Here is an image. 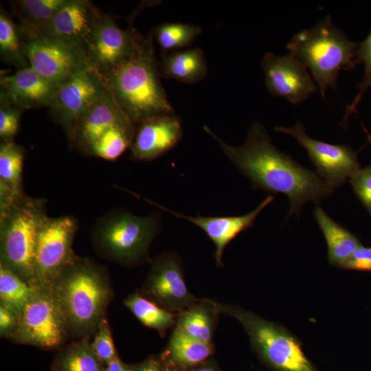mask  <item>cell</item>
Instances as JSON below:
<instances>
[{"label": "cell", "mask_w": 371, "mask_h": 371, "mask_svg": "<svg viewBox=\"0 0 371 371\" xmlns=\"http://www.w3.org/2000/svg\"><path fill=\"white\" fill-rule=\"evenodd\" d=\"M201 32L199 25L181 23H163L154 30L156 41L164 52L190 45Z\"/></svg>", "instance_id": "obj_32"}, {"label": "cell", "mask_w": 371, "mask_h": 371, "mask_svg": "<svg viewBox=\"0 0 371 371\" xmlns=\"http://www.w3.org/2000/svg\"><path fill=\"white\" fill-rule=\"evenodd\" d=\"M139 292L172 313L179 314L198 301L186 286L181 258L172 252L163 253L150 261L148 275Z\"/></svg>", "instance_id": "obj_12"}, {"label": "cell", "mask_w": 371, "mask_h": 371, "mask_svg": "<svg viewBox=\"0 0 371 371\" xmlns=\"http://www.w3.org/2000/svg\"><path fill=\"white\" fill-rule=\"evenodd\" d=\"M67 0H19L12 3V9L25 29L43 32Z\"/></svg>", "instance_id": "obj_29"}, {"label": "cell", "mask_w": 371, "mask_h": 371, "mask_svg": "<svg viewBox=\"0 0 371 371\" xmlns=\"http://www.w3.org/2000/svg\"><path fill=\"white\" fill-rule=\"evenodd\" d=\"M160 76L186 84H194L207 75L204 53L199 47L166 54L159 64Z\"/></svg>", "instance_id": "obj_22"}, {"label": "cell", "mask_w": 371, "mask_h": 371, "mask_svg": "<svg viewBox=\"0 0 371 371\" xmlns=\"http://www.w3.org/2000/svg\"><path fill=\"white\" fill-rule=\"evenodd\" d=\"M135 126L129 118L122 120L105 131L91 146L88 155L114 161L131 146Z\"/></svg>", "instance_id": "obj_27"}, {"label": "cell", "mask_w": 371, "mask_h": 371, "mask_svg": "<svg viewBox=\"0 0 371 371\" xmlns=\"http://www.w3.org/2000/svg\"><path fill=\"white\" fill-rule=\"evenodd\" d=\"M261 67L268 91L293 104L304 102L318 90L307 68L291 53L279 56L266 52Z\"/></svg>", "instance_id": "obj_14"}, {"label": "cell", "mask_w": 371, "mask_h": 371, "mask_svg": "<svg viewBox=\"0 0 371 371\" xmlns=\"http://www.w3.org/2000/svg\"><path fill=\"white\" fill-rule=\"evenodd\" d=\"M117 104L135 126L174 110L160 82L159 64L150 41L142 37L133 54L114 69L102 74Z\"/></svg>", "instance_id": "obj_3"}, {"label": "cell", "mask_w": 371, "mask_h": 371, "mask_svg": "<svg viewBox=\"0 0 371 371\" xmlns=\"http://www.w3.org/2000/svg\"><path fill=\"white\" fill-rule=\"evenodd\" d=\"M338 267L371 271V247L361 246Z\"/></svg>", "instance_id": "obj_38"}, {"label": "cell", "mask_w": 371, "mask_h": 371, "mask_svg": "<svg viewBox=\"0 0 371 371\" xmlns=\"http://www.w3.org/2000/svg\"><path fill=\"white\" fill-rule=\"evenodd\" d=\"M181 371H221L218 367L217 364L212 359L206 361L205 362L196 366L194 367L186 369Z\"/></svg>", "instance_id": "obj_41"}, {"label": "cell", "mask_w": 371, "mask_h": 371, "mask_svg": "<svg viewBox=\"0 0 371 371\" xmlns=\"http://www.w3.org/2000/svg\"><path fill=\"white\" fill-rule=\"evenodd\" d=\"M203 128L256 188L288 196L289 216L300 212L306 202H319L335 190L317 172L278 150L259 122L251 124L246 139L240 146L226 144L207 126Z\"/></svg>", "instance_id": "obj_1"}, {"label": "cell", "mask_w": 371, "mask_h": 371, "mask_svg": "<svg viewBox=\"0 0 371 371\" xmlns=\"http://www.w3.org/2000/svg\"><path fill=\"white\" fill-rule=\"evenodd\" d=\"M105 371H135V366L124 363L117 356L105 366Z\"/></svg>", "instance_id": "obj_40"}, {"label": "cell", "mask_w": 371, "mask_h": 371, "mask_svg": "<svg viewBox=\"0 0 371 371\" xmlns=\"http://www.w3.org/2000/svg\"><path fill=\"white\" fill-rule=\"evenodd\" d=\"M350 181L355 192L371 214V166L357 170Z\"/></svg>", "instance_id": "obj_36"}, {"label": "cell", "mask_w": 371, "mask_h": 371, "mask_svg": "<svg viewBox=\"0 0 371 371\" xmlns=\"http://www.w3.org/2000/svg\"><path fill=\"white\" fill-rule=\"evenodd\" d=\"M123 302L142 324L155 329L162 337L177 323L175 313L144 297L139 291L128 295Z\"/></svg>", "instance_id": "obj_28"}, {"label": "cell", "mask_w": 371, "mask_h": 371, "mask_svg": "<svg viewBox=\"0 0 371 371\" xmlns=\"http://www.w3.org/2000/svg\"><path fill=\"white\" fill-rule=\"evenodd\" d=\"M314 216L326 238L330 263L340 266L361 246L359 240L335 222L319 206L315 208Z\"/></svg>", "instance_id": "obj_25"}, {"label": "cell", "mask_w": 371, "mask_h": 371, "mask_svg": "<svg viewBox=\"0 0 371 371\" xmlns=\"http://www.w3.org/2000/svg\"><path fill=\"white\" fill-rule=\"evenodd\" d=\"M368 138H369V142H371V135H369Z\"/></svg>", "instance_id": "obj_42"}, {"label": "cell", "mask_w": 371, "mask_h": 371, "mask_svg": "<svg viewBox=\"0 0 371 371\" xmlns=\"http://www.w3.org/2000/svg\"><path fill=\"white\" fill-rule=\"evenodd\" d=\"M58 87L30 67L19 69L10 76L1 74L0 78V95L23 111L49 106Z\"/></svg>", "instance_id": "obj_19"}, {"label": "cell", "mask_w": 371, "mask_h": 371, "mask_svg": "<svg viewBox=\"0 0 371 371\" xmlns=\"http://www.w3.org/2000/svg\"><path fill=\"white\" fill-rule=\"evenodd\" d=\"M358 46L328 16L294 35L286 48L310 71L324 98L328 88L336 89L340 71L355 68Z\"/></svg>", "instance_id": "obj_4"}, {"label": "cell", "mask_w": 371, "mask_h": 371, "mask_svg": "<svg viewBox=\"0 0 371 371\" xmlns=\"http://www.w3.org/2000/svg\"><path fill=\"white\" fill-rule=\"evenodd\" d=\"M274 129L293 137L307 151L318 175L334 188L341 186L359 170L357 155L349 146L310 137L300 121L292 127L276 126Z\"/></svg>", "instance_id": "obj_13"}, {"label": "cell", "mask_w": 371, "mask_h": 371, "mask_svg": "<svg viewBox=\"0 0 371 371\" xmlns=\"http://www.w3.org/2000/svg\"><path fill=\"white\" fill-rule=\"evenodd\" d=\"M357 63H362L364 72L361 82L357 85L359 92L352 102L346 106L342 124L346 126L349 115L356 111V108L365 93L371 89V30L366 38L359 43L356 56Z\"/></svg>", "instance_id": "obj_33"}, {"label": "cell", "mask_w": 371, "mask_h": 371, "mask_svg": "<svg viewBox=\"0 0 371 371\" xmlns=\"http://www.w3.org/2000/svg\"><path fill=\"white\" fill-rule=\"evenodd\" d=\"M274 199L272 196L265 198L256 208L249 213L236 216H190L174 212L164 206L148 201L162 210L177 218L187 220L203 229L214 243L216 249L214 258L217 267H223L222 256L225 247L241 232L250 227L258 214Z\"/></svg>", "instance_id": "obj_18"}, {"label": "cell", "mask_w": 371, "mask_h": 371, "mask_svg": "<svg viewBox=\"0 0 371 371\" xmlns=\"http://www.w3.org/2000/svg\"><path fill=\"white\" fill-rule=\"evenodd\" d=\"M69 337L66 321L50 285L34 286L10 340L50 350L60 349Z\"/></svg>", "instance_id": "obj_8"}, {"label": "cell", "mask_w": 371, "mask_h": 371, "mask_svg": "<svg viewBox=\"0 0 371 371\" xmlns=\"http://www.w3.org/2000/svg\"><path fill=\"white\" fill-rule=\"evenodd\" d=\"M34 291L16 274L0 265V305L19 318Z\"/></svg>", "instance_id": "obj_30"}, {"label": "cell", "mask_w": 371, "mask_h": 371, "mask_svg": "<svg viewBox=\"0 0 371 371\" xmlns=\"http://www.w3.org/2000/svg\"><path fill=\"white\" fill-rule=\"evenodd\" d=\"M218 314L216 302L198 300L179 314L175 327L196 339L212 343Z\"/></svg>", "instance_id": "obj_24"}, {"label": "cell", "mask_w": 371, "mask_h": 371, "mask_svg": "<svg viewBox=\"0 0 371 371\" xmlns=\"http://www.w3.org/2000/svg\"><path fill=\"white\" fill-rule=\"evenodd\" d=\"M135 366V371H179L164 352L150 355Z\"/></svg>", "instance_id": "obj_37"}, {"label": "cell", "mask_w": 371, "mask_h": 371, "mask_svg": "<svg viewBox=\"0 0 371 371\" xmlns=\"http://www.w3.org/2000/svg\"><path fill=\"white\" fill-rule=\"evenodd\" d=\"M19 324V317L10 310L0 305V336L10 339L15 333Z\"/></svg>", "instance_id": "obj_39"}, {"label": "cell", "mask_w": 371, "mask_h": 371, "mask_svg": "<svg viewBox=\"0 0 371 371\" xmlns=\"http://www.w3.org/2000/svg\"><path fill=\"white\" fill-rule=\"evenodd\" d=\"M52 371H105V365L93 351L89 337L64 345L58 350Z\"/></svg>", "instance_id": "obj_26"}, {"label": "cell", "mask_w": 371, "mask_h": 371, "mask_svg": "<svg viewBox=\"0 0 371 371\" xmlns=\"http://www.w3.org/2000/svg\"><path fill=\"white\" fill-rule=\"evenodd\" d=\"M77 219L70 215L47 216L39 230L34 258V286L50 285L77 256L73 242Z\"/></svg>", "instance_id": "obj_10"}, {"label": "cell", "mask_w": 371, "mask_h": 371, "mask_svg": "<svg viewBox=\"0 0 371 371\" xmlns=\"http://www.w3.org/2000/svg\"><path fill=\"white\" fill-rule=\"evenodd\" d=\"M126 118L129 117L109 90L80 115L71 143L88 154L91 146L105 131Z\"/></svg>", "instance_id": "obj_20"}, {"label": "cell", "mask_w": 371, "mask_h": 371, "mask_svg": "<svg viewBox=\"0 0 371 371\" xmlns=\"http://www.w3.org/2000/svg\"><path fill=\"white\" fill-rule=\"evenodd\" d=\"M214 351L212 343L196 339L175 327L164 352L181 371L209 360Z\"/></svg>", "instance_id": "obj_23"}, {"label": "cell", "mask_w": 371, "mask_h": 371, "mask_svg": "<svg viewBox=\"0 0 371 371\" xmlns=\"http://www.w3.org/2000/svg\"><path fill=\"white\" fill-rule=\"evenodd\" d=\"M219 313L236 319L261 359L276 371H317L300 341L280 325L232 304L216 302Z\"/></svg>", "instance_id": "obj_7"}, {"label": "cell", "mask_w": 371, "mask_h": 371, "mask_svg": "<svg viewBox=\"0 0 371 371\" xmlns=\"http://www.w3.org/2000/svg\"><path fill=\"white\" fill-rule=\"evenodd\" d=\"M91 347L106 366L118 355L115 347L113 335L110 325L106 318L104 319L93 335Z\"/></svg>", "instance_id": "obj_34"}, {"label": "cell", "mask_w": 371, "mask_h": 371, "mask_svg": "<svg viewBox=\"0 0 371 371\" xmlns=\"http://www.w3.org/2000/svg\"><path fill=\"white\" fill-rule=\"evenodd\" d=\"M19 27L30 67L52 83L59 85L74 72L91 66L84 49L35 30Z\"/></svg>", "instance_id": "obj_9"}, {"label": "cell", "mask_w": 371, "mask_h": 371, "mask_svg": "<svg viewBox=\"0 0 371 371\" xmlns=\"http://www.w3.org/2000/svg\"><path fill=\"white\" fill-rule=\"evenodd\" d=\"M102 15L91 1L67 0L41 33L77 45L86 52Z\"/></svg>", "instance_id": "obj_16"}, {"label": "cell", "mask_w": 371, "mask_h": 371, "mask_svg": "<svg viewBox=\"0 0 371 371\" xmlns=\"http://www.w3.org/2000/svg\"><path fill=\"white\" fill-rule=\"evenodd\" d=\"M45 203L24 194L0 214V265L32 286L37 237L48 216Z\"/></svg>", "instance_id": "obj_6"}, {"label": "cell", "mask_w": 371, "mask_h": 371, "mask_svg": "<svg viewBox=\"0 0 371 371\" xmlns=\"http://www.w3.org/2000/svg\"><path fill=\"white\" fill-rule=\"evenodd\" d=\"M69 336L91 337L106 318L114 291L107 269L76 256L50 284Z\"/></svg>", "instance_id": "obj_2"}, {"label": "cell", "mask_w": 371, "mask_h": 371, "mask_svg": "<svg viewBox=\"0 0 371 371\" xmlns=\"http://www.w3.org/2000/svg\"><path fill=\"white\" fill-rule=\"evenodd\" d=\"M159 230V214L138 216L117 209L97 221L91 239L101 258L133 267L150 260L148 249Z\"/></svg>", "instance_id": "obj_5"}, {"label": "cell", "mask_w": 371, "mask_h": 371, "mask_svg": "<svg viewBox=\"0 0 371 371\" xmlns=\"http://www.w3.org/2000/svg\"><path fill=\"white\" fill-rule=\"evenodd\" d=\"M109 90L103 75L91 66L74 72L58 85L48 107L71 142L80 115Z\"/></svg>", "instance_id": "obj_11"}, {"label": "cell", "mask_w": 371, "mask_h": 371, "mask_svg": "<svg viewBox=\"0 0 371 371\" xmlns=\"http://www.w3.org/2000/svg\"><path fill=\"white\" fill-rule=\"evenodd\" d=\"M23 110L0 95V138L1 142L13 141L16 135Z\"/></svg>", "instance_id": "obj_35"}, {"label": "cell", "mask_w": 371, "mask_h": 371, "mask_svg": "<svg viewBox=\"0 0 371 371\" xmlns=\"http://www.w3.org/2000/svg\"><path fill=\"white\" fill-rule=\"evenodd\" d=\"M24 149L13 141L0 144V214L24 194L22 174Z\"/></svg>", "instance_id": "obj_21"}, {"label": "cell", "mask_w": 371, "mask_h": 371, "mask_svg": "<svg viewBox=\"0 0 371 371\" xmlns=\"http://www.w3.org/2000/svg\"><path fill=\"white\" fill-rule=\"evenodd\" d=\"M142 37L133 28H121L103 14L86 48L90 65L101 74L114 69L133 54Z\"/></svg>", "instance_id": "obj_15"}, {"label": "cell", "mask_w": 371, "mask_h": 371, "mask_svg": "<svg viewBox=\"0 0 371 371\" xmlns=\"http://www.w3.org/2000/svg\"><path fill=\"white\" fill-rule=\"evenodd\" d=\"M0 56L3 61L18 69L30 67L23 50L19 25L2 8L0 11Z\"/></svg>", "instance_id": "obj_31"}, {"label": "cell", "mask_w": 371, "mask_h": 371, "mask_svg": "<svg viewBox=\"0 0 371 371\" xmlns=\"http://www.w3.org/2000/svg\"><path fill=\"white\" fill-rule=\"evenodd\" d=\"M135 126L131 157L138 161L161 156L173 148L183 135L181 120L175 113L155 115Z\"/></svg>", "instance_id": "obj_17"}]
</instances>
